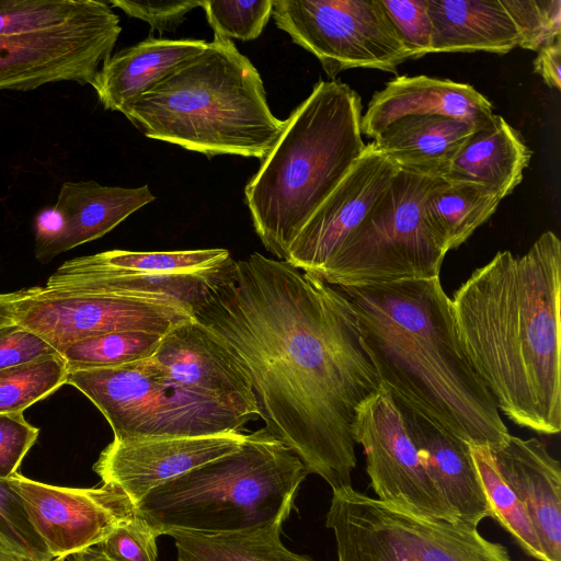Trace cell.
<instances>
[{
  "instance_id": "6da1fadb",
  "label": "cell",
  "mask_w": 561,
  "mask_h": 561,
  "mask_svg": "<svg viewBox=\"0 0 561 561\" xmlns=\"http://www.w3.org/2000/svg\"><path fill=\"white\" fill-rule=\"evenodd\" d=\"M192 316L243 369L266 431L333 492L352 486L356 411L380 383L346 296L254 252L225 266Z\"/></svg>"
},
{
  "instance_id": "7a4b0ae2",
  "label": "cell",
  "mask_w": 561,
  "mask_h": 561,
  "mask_svg": "<svg viewBox=\"0 0 561 561\" xmlns=\"http://www.w3.org/2000/svg\"><path fill=\"white\" fill-rule=\"evenodd\" d=\"M459 341L515 424L561 430V242L546 231L523 255L499 251L454 293Z\"/></svg>"
},
{
  "instance_id": "3957f363",
  "label": "cell",
  "mask_w": 561,
  "mask_h": 561,
  "mask_svg": "<svg viewBox=\"0 0 561 561\" xmlns=\"http://www.w3.org/2000/svg\"><path fill=\"white\" fill-rule=\"evenodd\" d=\"M337 288L393 400L470 445L494 450L507 440L500 411L459 341L439 276Z\"/></svg>"
},
{
  "instance_id": "277c9868",
  "label": "cell",
  "mask_w": 561,
  "mask_h": 561,
  "mask_svg": "<svg viewBox=\"0 0 561 561\" xmlns=\"http://www.w3.org/2000/svg\"><path fill=\"white\" fill-rule=\"evenodd\" d=\"M122 113L146 137L208 158L263 161L285 127L268 106L259 70L231 39L218 36Z\"/></svg>"
},
{
  "instance_id": "5b68a950",
  "label": "cell",
  "mask_w": 561,
  "mask_h": 561,
  "mask_svg": "<svg viewBox=\"0 0 561 561\" xmlns=\"http://www.w3.org/2000/svg\"><path fill=\"white\" fill-rule=\"evenodd\" d=\"M360 119L362 100L352 88L320 80L248 182L244 195L255 232L279 260L364 151Z\"/></svg>"
},
{
  "instance_id": "8992f818",
  "label": "cell",
  "mask_w": 561,
  "mask_h": 561,
  "mask_svg": "<svg viewBox=\"0 0 561 561\" xmlns=\"http://www.w3.org/2000/svg\"><path fill=\"white\" fill-rule=\"evenodd\" d=\"M307 474L264 427L248 434L238 450L152 489L136 510L159 536L252 531L287 519Z\"/></svg>"
},
{
  "instance_id": "52a82bcc",
  "label": "cell",
  "mask_w": 561,
  "mask_h": 561,
  "mask_svg": "<svg viewBox=\"0 0 561 561\" xmlns=\"http://www.w3.org/2000/svg\"><path fill=\"white\" fill-rule=\"evenodd\" d=\"M439 179L399 170L319 278L348 287L439 276L448 248L424 211Z\"/></svg>"
},
{
  "instance_id": "ba28073f",
  "label": "cell",
  "mask_w": 561,
  "mask_h": 561,
  "mask_svg": "<svg viewBox=\"0 0 561 561\" xmlns=\"http://www.w3.org/2000/svg\"><path fill=\"white\" fill-rule=\"evenodd\" d=\"M66 383L101 411L116 440L239 432L250 421L180 387L151 357L113 367L69 370Z\"/></svg>"
},
{
  "instance_id": "9c48e42d",
  "label": "cell",
  "mask_w": 561,
  "mask_h": 561,
  "mask_svg": "<svg viewBox=\"0 0 561 561\" xmlns=\"http://www.w3.org/2000/svg\"><path fill=\"white\" fill-rule=\"evenodd\" d=\"M325 525L339 561H513L477 528L412 514L352 486L333 492Z\"/></svg>"
},
{
  "instance_id": "30bf717a",
  "label": "cell",
  "mask_w": 561,
  "mask_h": 561,
  "mask_svg": "<svg viewBox=\"0 0 561 561\" xmlns=\"http://www.w3.org/2000/svg\"><path fill=\"white\" fill-rule=\"evenodd\" d=\"M271 15L332 79L351 68L396 72L410 59L380 0H273Z\"/></svg>"
},
{
  "instance_id": "8fae6325",
  "label": "cell",
  "mask_w": 561,
  "mask_h": 561,
  "mask_svg": "<svg viewBox=\"0 0 561 561\" xmlns=\"http://www.w3.org/2000/svg\"><path fill=\"white\" fill-rule=\"evenodd\" d=\"M192 314L170 302L98 294L21 289L13 307L14 323L44 339L60 355L69 345L119 331L164 335Z\"/></svg>"
},
{
  "instance_id": "7c38bea8",
  "label": "cell",
  "mask_w": 561,
  "mask_h": 561,
  "mask_svg": "<svg viewBox=\"0 0 561 561\" xmlns=\"http://www.w3.org/2000/svg\"><path fill=\"white\" fill-rule=\"evenodd\" d=\"M122 32L108 4L100 13L41 32L0 36V91L56 82L91 84Z\"/></svg>"
},
{
  "instance_id": "4fadbf2b",
  "label": "cell",
  "mask_w": 561,
  "mask_h": 561,
  "mask_svg": "<svg viewBox=\"0 0 561 561\" xmlns=\"http://www.w3.org/2000/svg\"><path fill=\"white\" fill-rule=\"evenodd\" d=\"M353 434L364 449L366 471L378 500L412 514L458 523L387 389L380 386L358 407Z\"/></svg>"
},
{
  "instance_id": "5bb4252c",
  "label": "cell",
  "mask_w": 561,
  "mask_h": 561,
  "mask_svg": "<svg viewBox=\"0 0 561 561\" xmlns=\"http://www.w3.org/2000/svg\"><path fill=\"white\" fill-rule=\"evenodd\" d=\"M30 520L54 560L96 547L116 527L137 515L135 503L118 488H65L23 477L9 478Z\"/></svg>"
},
{
  "instance_id": "9a60e30c",
  "label": "cell",
  "mask_w": 561,
  "mask_h": 561,
  "mask_svg": "<svg viewBox=\"0 0 561 561\" xmlns=\"http://www.w3.org/2000/svg\"><path fill=\"white\" fill-rule=\"evenodd\" d=\"M400 169L371 141L311 215L286 262L320 277L345 240L369 215Z\"/></svg>"
},
{
  "instance_id": "2e32d148",
  "label": "cell",
  "mask_w": 561,
  "mask_h": 561,
  "mask_svg": "<svg viewBox=\"0 0 561 561\" xmlns=\"http://www.w3.org/2000/svg\"><path fill=\"white\" fill-rule=\"evenodd\" d=\"M239 432L191 437L113 439L93 465L102 483L122 490L135 505L152 489L238 450Z\"/></svg>"
},
{
  "instance_id": "e0dca14e",
  "label": "cell",
  "mask_w": 561,
  "mask_h": 561,
  "mask_svg": "<svg viewBox=\"0 0 561 561\" xmlns=\"http://www.w3.org/2000/svg\"><path fill=\"white\" fill-rule=\"evenodd\" d=\"M151 359L180 387L250 420L259 416L243 369L229 348L194 318L167 332Z\"/></svg>"
},
{
  "instance_id": "ac0fdd59",
  "label": "cell",
  "mask_w": 561,
  "mask_h": 561,
  "mask_svg": "<svg viewBox=\"0 0 561 561\" xmlns=\"http://www.w3.org/2000/svg\"><path fill=\"white\" fill-rule=\"evenodd\" d=\"M491 454L501 477L524 504L545 561H561L560 462L535 437L510 435Z\"/></svg>"
},
{
  "instance_id": "d6986e66",
  "label": "cell",
  "mask_w": 561,
  "mask_h": 561,
  "mask_svg": "<svg viewBox=\"0 0 561 561\" xmlns=\"http://www.w3.org/2000/svg\"><path fill=\"white\" fill-rule=\"evenodd\" d=\"M444 115L478 127L493 116L491 102L472 85L428 76H401L374 93L362 114V135L374 139L409 115Z\"/></svg>"
},
{
  "instance_id": "ffe728a7",
  "label": "cell",
  "mask_w": 561,
  "mask_h": 561,
  "mask_svg": "<svg viewBox=\"0 0 561 561\" xmlns=\"http://www.w3.org/2000/svg\"><path fill=\"white\" fill-rule=\"evenodd\" d=\"M393 401L426 471L457 522L477 528L482 519L491 517V508L472 459L470 444Z\"/></svg>"
},
{
  "instance_id": "44dd1931",
  "label": "cell",
  "mask_w": 561,
  "mask_h": 561,
  "mask_svg": "<svg viewBox=\"0 0 561 561\" xmlns=\"http://www.w3.org/2000/svg\"><path fill=\"white\" fill-rule=\"evenodd\" d=\"M226 265L203 273L149 274L91 264L80 256L62 263L45 288L158 300L182 307L192 314Z\"/></svg>"
},
{
  "instance_id": "7402d4cb",
  "label": "cell",
  "mask_w": 561,
  "mask_h": 561,
  "mask_svg": "<svg viewBox=\"0 0 561 561\" xmlns=\"http://www.w3.org/2000/svg\"><path fill=\"white\" fill-rule=\"evenodd\" d=\"M154 199L148 185L127 188L95 181L64 182L54 204L64 219L62 231L35 257L48 263L68 250L96 240Z\"/></svg>"
},
{
  "instance_id": "603a6c76",
  "label": "cell",
  "mask_w": 561,
  "mask_h": 561,
  "mask_svg": "<svg viewBox=\"0 0 561 561\" xmlns=\"http://www.w3.org/2000/svg\"><path fill=\"white\" fill-rule=\"evenodd\" d=\"M207 44L203 39L149 37L108 56L90 85L105 110L122 113L131 101L202 53Z\"/></svg>"
},
{
  "instance_id": "cb8c5ba5",
  "label": "cell",
  "mask_w": 561,
  "mask_h": 561,
  "mask_svg": "<svg viewBox=\"0 0 561 561\" xmlns=\"http://www.w3.org/2000/svg\"><path fill=\"white\" fill-rule=\"evenodd\" d=\"M477 128L444 115H409L388 125L373 142L400 170L444 179Z\"/></svg>"
},
{
  "instance_id": "d4e9b609",
  "label": "cell",
  "mask_w": 561,
  "mask_h": 561,
  "mask_svg": "<svg viewBox=\"0 0 561 561\" xmlns=\"http://www.w3.org/2000/svg\"><path fill=\"white\" fill-rule=\"evenodd\" d=\"M431 54L486 51L504 55L519 36L501 0H427Z\"/></svg>"
},
{
  "instance_id": "484cf974",
  "label": "cell",
  "mask_w": 561,
  "mask_h": 561,
  "mask_svg": "<svg viewBox=\"0 0 561 561\" xmlns=\"http://www.w3.org/2000/svg\"><path fill=\"white\" fill-rule=\"evenodd\" d=\"M530 158L519 133L493 114L466 140L444 179L479 184L504 198L520 184Z\"/></svg>"
},
{
  "instance_id": "4316f807",
  "label": "cell",
  "mask_w": 561,
  "mask_h": 561,
  "mask_svg": "<svg viewBox=\"0 0 561 561\" xmlns=\"http://www.w3.org/2000/svg\"><path fill=\"white\" fill-rule=\"evenodd\" d=\"M502 199L485 186L439 179L425 198L424 211L449 251L466 242L495 213Z\"/></svg>"
},
{
  "instance_id": "83f0119b",
  "label": "cell",
  "mask_w": 561,
  "mask_h": 561,
  "mask_svg": "<svg viewBox=\"0 0 561 561\" xmlns=\"http://www.w3.org/2000/svg\"><path fill=\"white\" fill-rule=\"evenodd\" d=\"M283 524L252 531L202 534L172 530L178 561H313L280 541Z\"/></svg>"
},
{
  "instance_id": "f1b7e54d",
  "label": "cell",
  "mask_w": 561,
  "mask_h": 561,
  "mask_svg": "<svg viewBox=\"0 0 561 561\" xmlns=\"http://www.w3.org/2000/svg\"><path fill=\"white\" fill-rule=\"evenodd\" d=\"M470 448L491 508V518L499 522L528 556L545 561L529 515L524 504L501 477L490 448L476 445H470Z\"/></svg>"
},
{
  "instance_id": "f546056e",
  "label": "cell",
  "mask_w": 561,
  "mask_h": 561,
  "mask_svg": "<svg viewBox=\"0 0 561 561\" xmlns=\"http://www.w3.org/2000/svg\"><path fill=\"white\" fill-rule=\"evenodd\" d=\"M107 5L98 0H0V36L55 28L91 18Z\"/></svg>"
},
{
  "instance_id": "4dcf8cb0",
  "label": "cell",
  "mask_w": 561,
  "mask_h": 561,
  "mask_svg": "<svg viewBox=\"0 0 561 561\" xmlns=\"http://www.w3.org/2000/svg\"><path fill=\"white\" fill-rule=\"evenodd\" d=\"M83 259L95 265L149 274H193L219 268L232 257L226 249L136 252L111 250Z\"/></svg>"
},
{
  "instance_id": "1f68e13d",
  "label": "cell",
  "mask_w": 561,
  "mask_h": 561,
  "mask_svg": "<svg viewBox=\"0 0 561 561\" xmlns=\"http://www.w3.org/2000/svg\"><path fill=\"white\" fill-rule=\"evenodd\" d=\"M163 335L147 331H119L76 342L61 355L68 371L113 367L150 358Z\"/></svg>"
},
{
  "instance_id": "d6a6232c",
  "label": "cell",
  "mask_w": 561,
  "mask_h": 561,
  "mask_svg": "<svg viewBox=\"0 0 561 561\" xmlns=\"http://www.w3.org/2000/svg\"><path fill=\"white\" fill-rule=\"evenodd\" d=\"M62 355L44 357L0 370V413L23 412L67 382Z\"/></svg>"
},
{
  "instance_id": "836d02e7",
  "label": "cell",
  "mask_w": 561,
  "mask_h": 561,
  "mask_svg": "<svg viewBox=\"0 0 561 561\" xmlns=\"http://www.w3.org/2000/svg\"><path fill=\"white\" fill-rule=\"evenodd\" d=\"M0 540L25 561L54 560L33 527L24 503L8 479L0 478Z\"/></svg>"
},
{
  "instance_id": "e575fe53",
  "label": "cell",
  "mask_w": 561,
  "mask_h": 561,
  "mask_svg": "<svg viewBox=\"0 0 561 561\" xmlns=\"http://www.w3.org/2000/svg\"><path fill=\"white\" fill-rule=\"evenodd\" d=\"M214 36L226 39L257 38L272 14L273 0L210 1L202 3Z\"/></svg>"
},
{
  "instance_id": "d590c367",
  "label": "cell",
  "mask_w": 561,
  "mask_h": 561,
  "mask_svg": "<svg viewBox=\"0 0 561 561\" xmlns=\"http://www.w3.org/2000/svg\"><path fill=\"white\" fill-rule=\"evenodd\" d=\"M519 36L518 46L539 50L561 39L560 0H501Z\"/></svg>"
},
{
  "instance_id": "8d00e7d4",
  "label": "cell",
  "mask_w": 561,
  "mask_h": 561,
  "mask_svg": "<svg viewBox=\"0 0 561 561\" xmlns=\"http://www.w3.org/2000/svg\"><path fill=\"white\" fill-rule=\"evenodd\" d=\"M410 59L431 54L432 23L427 0H380Z\"/></svg>"
},
{
  "instance_id": "74e56055",
  "label": "cell",
  "mask_w": 561,
  "mask_h": 561,
  "mask_svg": "<svg viewBox=\"0 0 561 561\" xmlns=\"http://www.w3.org/2000/svg\"><path fill=\"white\" fill-rule=\"evenodd\" d=\"M159 535L138 513L116 527L96 548L113 561H157Z\"/></svg>"
},
{
  "instance_id": "f35d334b",
  "label": "cell",
  "mask_w": 561,
  "mask_h": 561,
  "mask_svg": "<svg viewBox=\"0 0 561 561\" xmlns=\"http://www.w3.org/2000/svg\"><path fill=\"white\" fill-rule=\"evenodd\" d=\"M38 428L31 425L23 412L0 413V478L19 472L22 460L35 444Z\"/></svg>"
},
{
  "instance_id": "ab89813d",
  "label": "cell",
  "mask_w": 561,
  "mask_h": 561,
  "mask_svg": "<svg viewBox=\"0 0 561 561\" xmlns=\"http://www.w3.org/2000/svg\"><path fill=\"white\" fill-rule=\"evenodd\" d=\"M124 11L127 15L149 23L152 31L174 32L185 15L203 1H130L111 0L107 2Z\"/></svg>"
},
{
  "instance_id": "60d3db41",
  "label": "cell",
  "mask_w": 561,
  "mask_h": 561,
  "mask_svg": "<svg viewBox=\"0 0 561 561\" xmlns=\"http://www.w3.org/2000/svg\"><path fill=\"white\" fill-rule=\"evenodd\" d=\"M60 355L44 339L16 323L0 328V370Z\"/></svg>"
},
{
  "instance_id": "b9f144b4",
  "label": "cell",
  "mask_w": 561,
  "mask_h": 561,
  "mask_svg": "<svg viewBox=\"0 0 561 561\" xmlns=\"http://www.w3.org/2000/svg\"><path fill=\"white\" fill-rule=\"evenodd\" d=\"M534 71L543 79L549 88L561 89V39L537 50Z\"/></svg>"
},
{
  "instance_id": "7bdbcfd3",
  "label": "cell",
  "mask_w": 561,
  "mask_h": 561,
  "mask_svg": "<svg viewBox=\"0 0 561 561\" xmlns=\"http://www.w3.org/2000/svg\"><path fill=\"white\" fill-rule=\"evenodd\" d=\"M64 219L60 211L53 205L41 209L34 219L35 250L39 253L53 243L61 233Z\"/></svg>"
},
{
  "instance_id": "ee69618b",
  "label": "cell",
  "mask_w": 561,
  "mask_h": 561,
  "mask_svg": "<svg viewBox=\"0 0 561 561\" xmlns=\"http://www.w3.org/2000/svg\"><path fill=\"white\" fill-rule=\"evenodd\" d=\"M21 290L0 294V328L14 323L13 307Z\"/></svg>"
},
{
  "instance_id": "f6af8a7d",
  "label": "cell",
  "mask_w": 561,
  "mask_h": 561,
  "mask_svg": "<svg viewBox=\"0 0 561 561\" xmlns=\"http://www.w3.org/2000/svg\"><path fill=\"white\" fill-rule=\"evenodd\" d=\"M68 561H113L107 558L96 547L85 549L79 553L69 557Z\"/></svg>"
},
{
  "instance_id": "bcb514c9",
  "label": "cell",
  "mask_w": 561,
  "mask_h": 561,
  "mask_svg": "<svg viewBox=\"0 0 561 561\" xmlns=\"http://www.w3.org/2000/svg\"><path fill=\"white\" fill-rule=\"evenodd\" d=\"M0 561H25L0 540Z\"/></svg>"
}]
</instances>
